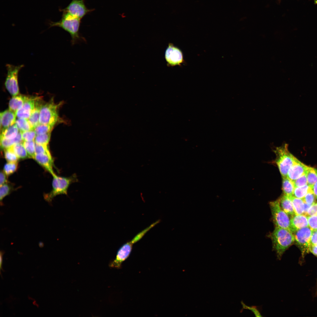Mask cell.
I'll return each mask as SVG.
<instances>
[{
  "instance_id": "obj_17",
  "label": "cell",
  "mask_w": 317,
  "mask_h": 317,
  "mask_svg": "<svg viewBox=\"0 0 317 317\" xmlns=\"http://www.w3.org/2000/svg\"><path fill=\"white\" fill-rule=\"evenodd\" d=\"M278 200L281 208L288 215L292 216L295 215L292 203L290 197L284 195Z\"/></svg>"
},
{
  "instance_id": "obj_21",
  "label": "cell",
  "mask_w": 317,
  "mask_h": 317,
  "mask_svg": "<svg viewBox=\"0 0 317 317\" xmlns=\"http://www.w3.org/2000/svg\"><path fill=\"white\" fill-rule=\"evenodd\" d=\"M19 129L15 124L2 129L0 136L8 139L15 138L18 134Z\"/></svg>"
},
{
  "instance_id": "obj_16",
  "label": "cell",
  "mask_w": 317,
  "mask_h": 317,
  "mask_svg": "<svg viewBox=\"0 0 317 317\" xmlns=\"http://www.w3.org/2000/svg\"><path fill=\"white\" fill-rule=\"evenodd\" d=\"M16 115V113L10 109L0 113V128L2 129L15 124Z\"/></svg>"
},
{
  "instance_id": "obj_27",
  "label": "cell",
  "mask_w": 317,
  "mask_h": 317,
  "mask_svg": "<svg viewBox=\"0 0 317 317\" xmlns=\"http://www.w3.org/2000/svg\"><path fill=\"white\" fill-rule=\"evenodd\" d=\"M23 144L30 158L34 159L36 155L35 141H23Z\"/></svg>"
},
{
  "instance_id": "obj_24",
  "label": "cell",
  "mask_w": 317,
  "mask_h": 317,
  "mask_svg": "<svg viewBox=\"0 0 317 317\" xmlns=\"http://www.w3.org/2000/svg\"><path fill=\"white\" fill-rule=\"evenodd\" d=\"M11 147L19 159L30 158L23 143L15 144Z\"/></svg>"
},
{
  "instance_id": "obj_5",
  "label": "cell",
  "mask_w": 317,
  "mask_h": 317,
  "mask_svg": "<svg viewBox=\"0 0 317 317\" xmlns=\"http://www.w3.org/2000/svg\"><path fill=\"white\" fill-rule=\"evenodd\" d=\"M23 66V65L15 66L7 64L6 65L7 73L5 85L8 91L13 96L18 95L19 93L18 74Z\"/></svg>"
},
{
  "instance_id": "obj_37",
  "label": "cell",
  "mask_w": 317,
  "mask_h": 317,
  "mask_svg": "<svg viewBox=\"0 0 317 317\" xmlns=\"http://www.w3.org/2000/svg\"><path fill=\"white\" fill-rule=\"evenodd\" d=\"M295 188L304 186L308 184L306 173L293 181Z\"/></svg>"
},
{
  "instance_id": "obj_6",
  "label": "cell",
  "mask_w": 317,
  "mask_h": 317,
  "mask_svg": "<svg viewBox=\"0 0 317 317\" xmlns=\"http://www.w3.org/2000/svg\"><path fill=\"white\" fill-rule=\"evenodd\" d=\"M270 205L276 227L287 229L291 232L290 219L288 215L281 207L279 200L270 202Z\"/></svg>"
},
{
  "instance_id": "obj_35",
  "label": "cell",
  "mask_w": 317,
  "mask_h": 317,
  "mask_svg": "<svg viewBox=\"0 0 317 317\" xmlns=\"http://www.w3.org/2000/svg\"><path fill=\"white\" fill-rule=\"evenodd\" d=\"M21 132L23 141H33L36 135L34 129Z\"/></svg>"
},
{
  "instance_id": "obj_4",
  "label": "cell",
  "mask_w": 317,
  "mask_h": 317,
  "mask_svg": "<svg viewBox=\"0 0 317 317\" xmlns=\"http://www.w3.org/2000/svg\"><path fill=\"white\" fill-rule=\"evenodd\" d=\"M274 151L276 156L274 163L277 166L282 178L287 177L288 171L296 158L289 151L286 144L276 147Z\"/></svg>"
},
{
  "instance_id": "obj_40",
  "label": "cell",
  "mask_w": 317,
  "mask_h": 317,
  "mask_svg": "<svg viewBox=\"0 0 317 317\" xmlns=\"http://www.w3.org/2000/svg\"><path fill=\"white\" fill-rule=\"evenodd\" d=\"M317 215V202L311 205L308 210L307 216Z\"/></svg>"
},
{
  "instance_id": "obj_43",
  "label": "cell",
  "mask_w": 317,
  "mask_h": 317,
  "mask_svg": "<svg viewBox=\"0 0 317 317\" xmlns=\"http://www.w3.org/2000/svg\"><path fill=\"white\" fill-rule=\"evenodd\" d=\"M311 252L317 257V245H311L309 248V252Z\"/></svg>"
},
{
  "instance_id": "obj_11",
  "label": "cell",
  "mask_w": 317,
  "mask_h": 317,
  "mask_svg": "<svg viewBox=\"0 0 317 317\" xmlns=\"http://www.w3.org/2000/svg\"><path fill=\"white\" fill-rule=\"evenodd\" d=\"M76 18L82 19L87 14L94 10L88 9L85 0H72L67 7L63 9Z\"/></svg>"
},
{
  "instance_id": "obj_34",
  "label": "cell",
  "mask_w": 317,
  "mask_h": 317,
  "mask_svg": "<svg viewBox=\"0 0 317 317\" xmlns=\"http://www.w3.org/2000/svg\"><path fill=\"white\" fill-rule=\"evenodd\" d=\"M316 198L311 188L309 186L308 193L302 199L305 203L311 205L315 203Z\"/></svg>"
},
{
  "instance_id": "obj_13",
  "label": "cell",
  "mask_w": 317,
  "mask_h": 317,
  "mask_svg": "<svg viewBox=\"0 0 317 317\" xmlns=\"http://www.w3.org/2000/svg\"><path fill=\"white\" fill-rule=\"evenodd\" d=\"M37 98L26 96L22 107L16 112L18 118L28 119L35 107V102Z\"/></svg>"
},
{
  "instance_id": "obj_14",
  "label": "cell",
  "mask_w": 317,
  "mask_h": 317,
  "mask_svg": "<svg viewBox=\"0 0 317 317\" xmlns=\"http://www.w3.org/2000/svg\"><path fill=\"white\" fill-rule=\"evenodd\" d=\"M34 159L52 176L55 174L53 168V160L52 156L46 154H36Z\"/></svg>"
},
{
  "instance_id": "obj_31",
  "label": "cell",
  "mask_w": 317,
  "mask_h": 317,
  "mask_svg": "<svg viewBox=\"0 0 317 317\" xmlns=\"http://www.w3.org/2000/svg\"><path fill=\"white\" fill-rule=\"evenodd\" d=\"M51 132L43 134L36 135L35 139V142L38 144L48 146L50 139Z\"/></svg>"
},
{
  "instance_id": "obj_36",
  "label": "cell",
  "mask_w": 317,
  "mask_h": 317,
  "mask_svg": "<svg viewBox=\"0 0 317 317\" xmlns=\"http://www.w3.org/2000/svg\"><path fill=\"white\" fill-rule=\"evenodd\" d=\"M36 154H46L51 156L48 146L38 144L35 143Z\"/></svg>"
},
{
  "instance_id": "obj_44",
  "label": "cell",
  "mask_w": 317,
  "mask_h": 317,
  "mask_svg": "<svg viewBox=\"0 0 317 317\" xmlns=\"http://www.w3.org/2000/svg\"><path fill=\"white\" fill-rule=\"evenodd\" d=\"M311 188L316 198L317 199V181L313 185Z\"/></svg>"
},
{
  "instance_id": "obj_3",
  "label": "cell",
  "mask_w": 317,
  "mask_h": 317,
  "mask_svg": "<svg viewBox=\"0 0 317 317\" xmlns=\"http://www.w3.org/2000/svg\"><path fill=\"white\" fill-rule=\"evenodd\" d=\"M53 176L52 190L49 193L44 195L45 200L49 203L51 202L54 197L58 195L63 194L67 195L68 190L70 185L78 181L75 173L68 177L58 176L55 174Z\"/></svg>"
},
{
  "instance_id": "obj_2",
  "label": "cell",
  "mask_w": 317,
  "mask_h": 317,
  "mask_svg": "<svg viewBox=\"0 0 317 317\" xmlns=\"http://www.w3.org/2000/svg\"><path fill=\"white\" fill-rule=\"evenodd\" d=\"M293 233L289 230L276 227L271 235L274 249L280 259L282 256L295 240Z\"/></svg>"
},
{
  "instance_id": "obj_7",
  "label": "cell",
  "mask_w": 317,
  "mask_h": 317,
  "mask_svg": "<svg viewBox=\"0 0 317 317\" xmlns=\"http://www.w3.org/2000/svg\"><path fill=\"white\" fill-rule=\"evenodd\" d=\"M58 106L53 101L42 105L40 110V124L54 126L58 118Z\"/></svg>"
},
{
  "instance_id": "obj_33",
  "label": "cell",
  "mask_w": 317,
  "mask_h": 317,
  "mask_svg": "<svg viewBox=\"0 0 317 317\" xmlns=\"http://www.w3.org/2000/svg\"><path fill=\"white\" fill-rule=\"evenodd\" d=\"M18 167L17 162H8L4 165V171L7 176H9L15 172Z\"/></svg>"
},
{
  "instance_id": "obj_28",
  "label": "cell",
  "mask_w": 317,
  "mask_h": 317,
  "mask_svg": "<svg viewBox=\"0 0 317 317\" xmlns=\"http://www.w3.org/2000/svg\"><path fill=\"white\" fill-rule=\"evenodd\" d=\"M309 187L307 184L301 187H295L293 196L297 198L303 199L308 193Z\"/></svg>"
},
{
  "instance_id": "obj_46",
  "label": "cell",
  "mask_w": 317,
  "mask_h": 317,
  "mask_svg": "<svg viewBox=\"0 0 317 317\" xmlns=\"http://www.w3.org/2000/svg\"><path fill=\"white\" fill-rule=\"evenodd\" d=\"M316 293H317V277L316 282Z\"/></svg>"
},
{
  "instance_id": "obj_22",
  "label": "cell",
  "mask_w": 317,
  "mask_h": 317,
  "mask_svg": "<svg viewBox=\"0 0 317 317\" xmlns=\"http://www.w3.org/2000/svg\"><path fill=\"white\" fill-rule=\"evenodd\" d=\"M294 188L293 181L287 177L282 178V189L284 195L289 197L293 196Z\"/></svg>"
},
{
  "instance_id": "obj_19",
  "label": "cell",
  "mask_w": 317,
  "mask_h": 317,
  "mask_svg": "<svg viewBox=\"0 0 317 317\" xmlns=\"http://www.w3.org/2000/svg\"><path fill=\"white\" fill-rule=\"evenodd\" d=\"M23 141L20 131L16 136L13 139H8L0 136L1 148L4 150L10 147L15 144L22 143Z\"/></svg>"
},
{
  "instance_id": "obj_15",
  "label": "cell",
  "mask_w": 317,
  "mask_h": 317,
  "mask_svg": "<svg viewBox=\"0 0 317 317\" xmlns=\"http://www.w3.org/2000/svg\"><path fill=\"white\" fill-rule=\"evenodd\" d=\"M290 223L293 233L297 230L308 226L307 217L304 214L295 215L290 219Z\"/></svg>"
},
{
  "instance_id": "obj_26",
  "label": "cell",
  "mask_w": 317,
  "mask_h": 317,
  "mask_svg": "<svg viewBox=\"0 0 317 317\" xmlns=\"http://www.w3.org/2000/svg\"><path fill=\"white\" fill-rule=\"evenodd\" d=\"M306 174L308 185L311 188L317 181V169L309 167Z\"/></svg>"
},
{
  "instance_id": "obj_30",
  "label": "cell",
  "mask_w": 317,
  "mask_h": 317,
  "mask_svg": "<svg viewBox=\"0 0 317 317\" xmlns=\"http://www.w3.org/2000/svg\"><path fill=\"white\" fill-rule=\"evenodd\" d=\"M5 159L8 162H17L19 158L11 148L4 150Z\"/></svg>"
},
{
  "instance_id": "obj_8",
  "label": "cell",
  "mask_w": 317,
  "mask_h": 317,
  "mask_svg": "<svg viewBox=\"0 0 317 317\" xmlns=\"http://www.w3.org/2000/svg\"><path fill=\"white\" fill-rule=\"evenodd\" d=\"M312 232L308 226L297 230L294 233L295 240L301 250L303 257L309 253Z\"/></svg>"
},
{
  "instance_id": "obj_1",
  "label": "cell",
  "mask_w": 317,
  "mask_h": 317,
  "mask_svg": "<svg viewBox=\"0 0 317 317\" xmlns=\"http://www.w3.org/2000/svg\"><path fill=\"white\" fill-rule=\"evenodd\" d=\"M63 14L61 20L56 22H51L50 27L58 26L61 28L70 35L71 43L73 45L80 42H86L85 38L80 33L81 19L76 18L63 10Z\"/></svg>"
},
{
  "instance_id": "obj_29",
  "label": "cell",
  "mask_w": 317,
  "mask_h": 317,
  "mask_svg": "<svg viewBox=\"0 0 317 317\" xmlns=\"http://www.w3.org/2000/svg\"><path fill=\"white\" fill-rule=\"evenodd\" d=\"M53 127L50 125L39 123L34 129L36 135H41L51 132Z\"/></svg>"
},
{
  "instance_id": "obj_10",
  "label": "cell",
  "mask_w": 317,
  "mask_h": 317,
  "mask_svg": "<svg viewBox=\"0 0 317 317\" xmlns=\"http://www.w3.org/2000/svg\"><path fill=\"white\" fill-rule=\"evenodd\" d=\"M137 242L134 237L131 241L122 245L117 251L115 259L109 263V267L118 269L121 268L122 262L130 255L133 244Z\"/></svg>"
},
{
  "instance_id": "obj_39",
  "label": "cell",
  "mask_w": 317,
  "mask_h": 317,
  "mask_svg": "<svg viewBox=\"0 0 317 317\" xmlns=\"http://www.w3.org/2000/svg\"><path fill=\"white\" fill-rule=\"evenodd\" d=\"M241 303L244 309H249L256 316H262L258 309L256 306H248L245 304L242 301V302Z\"/></svg>"
},
{
  "instance_id": "obj_45",
  "label": "cell",
  "mask_w": 317,
  "mask_h": 317,
  "mask_svg": "<svg viewBox=\"0 0 317 317\" xmlns=\"http://www.w3.org/2000/svg\"><path fill=\"white\" fill-rule=\"evenodd\" d=\"M4 253V252L2 251H0V271H1V269H2L3 271V270L2 268V265L3 264V255Z\"/></svg>"
},
{
  "instance_id": "obj_38",
  "label": "cell",
  "mask_w": 317,
  "mask_h": 317,
  "mask_svg": "<svg viewBox=\"0 0 317 317\" xmlns=\"http://www.w3.org/2000/svg\"><path fill=\"white\" fill-rule=\"evenodd\" d=\"M307 217L308 227L312 231L317 230V215Z\"/></svg>"
},
{
  "instance_id": "obj_42",
  "label": "cell",
  "mask_w": 317,
  "mask_h": 317,
  "mask_svg": "<svg viewBox=\"0 0 317 317\" xmlns=\"http://www.w3.org/2000/svg\"><path fill=\"white\" fill-rule=\"evenodd\" d=\"M7 175L3 171H1L0 173V186L7 183Z\"/></svg>"
},
{
  "instance_id": "obj_32",
  "label": "cell",
  "mask_w": 317,
  "mask_h": 317,
  "mask_svg": "<svg viewBox=\"0 0 317 317\" xmlns=\"http://www.w3.org/2000/svg\"><path fill=\"white\" fill-rule=\"evenodd\" d=\"M12 188L11 186L8 183H6L0 186V200L1 205H3L2 200L6 196L9 194L11 192Z\"/></svg>"
},
{
  "instance_id": "obj_9",
  "label": "cell",
  "mask_w": 317,
  "mask_h": 317,
  "mask_svg": "<svg viewBox=\"0 0 317 317\" xmlns=\"http://www.w3.org/2000/svg\"><path fill=\"white\" fill-rule=\"evenodd\" d=\"M165 58L168 67L181 66L185 62L181 50L171 43L168 44L165 51Z\"/></svg>"
},
{
  "instance_id": "obj_41",
  "label": "cell",
  "mask_w": 317,
  "mask_h": 317,
  "mask_svg": "<svg viewBox=\"0 0 317 317\" xmlns=\"http://www.w3.org/2000/svg\"><path fill=\"white\" fill-rule=\"evenodd\" d=\"M311 245H317V230L312 231L310 240Z\"/></svg>"
},
{
  "instance_id": "obj_20",
  "label": "cell",
  "mask_w": 317,
  "mask_h": 317,
  "mask_svg": "<svg viewBox=\"0 0 317 317\" xmlns=\"http://www.w3.org/2000/svg\"><path fill=\"white\" fill-rule=\"evenodd\" d=\"M41 105L36 100L35 108L28 119L29 122L34 129L39 124L40 110Z\"/></svg>"
},
{
  "instance_id": "obj_23",
  "label": "cell",
  "mask_w": 317,
  "mask_h": 317,
  "mask_svg": "<svg viewBox=\"0 0 317 317\" xmlns=\"http://www.w3.org/2000/svg\"><path fill=\"white\" fill-rule=\"evenodd\" d=\"M290 197L292 203L295 215L304 214V202L303 199L295 197L293 196Z\"/></svg>"
},
{
  "instance_id": "obj_18",
  "label": "cell",
  "mask_w": 317,
  "mask_h": 317,
  "mask_svg": "<svg viewBox=\"0 0 317 317\" xmlns=\"http://www.w3.org/2000/svg\"><path fill=\"white\" fill-rule=\"evenodd\" d=\"M26 98L21 95L14 96L9 103V109L16 113L23 106Z\"/></svg>"
},
{
  "instance_id": "obj_12",
  "label": "cell",
  "mask_w": 317,
  "mask_h": 317,
  "mask_svg": "<svg viewBox=\"0 0 317 317\" xmlns=\"http://www.w3.org/2000/svg\"><path fill=\"white\" fill-rule=\"evenodd\" d=\"M308 167L296 158L288 171L287 177L294 181L306 173Z\"/></svg>"
},
{
  "instance_id": "obj_25",
  "label": "cell",
  "mask_w": 317,
  "mask_h": 317,
  "mask_svg": "<svg viewBox=\"0 0 317 317\" xmlns=\"http://www.w3.org/2000/svg\"><path fill=\"white\" fill-rule=\"evenodd\" d=\"M15 124L20 132H22L34 129L28 119L23 118H18L16 120Z\"/></svg>"
}]
</instances>
